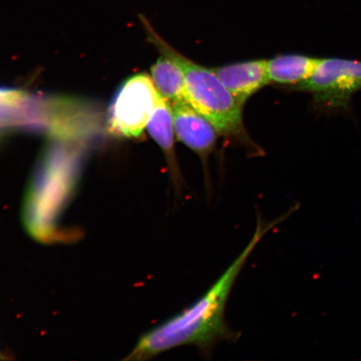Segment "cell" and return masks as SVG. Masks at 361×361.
I'll use <instances>...</instances> for the list:
<instances>
[{
  "instance_id": "obj_1",
  "label": "cell",
  "mask_w": 361,
  "mask_h": 361,
  "mask_svg": "<svg viewBox=\"0 0 361 361\" xmlns=\"http://www.w3.org/2000/svg\"><path fill=\"white\" fill-rule=\"evenodd\" d=\"M297 209L296 206L293 207L269 223L258 216L251 240L222 276L192 305L143 334L125 360H151L164 352L186 345L196 347L207 357L220 343L235 341L239 334L233 331L225 319L226 307L234 283L262 238Z\"/></svg>"
},
{
  "instance_id": "obj_2",
  "label": "cell",
  "mask_w": 361,
  "mask_h": 361,
  "mask_svg": "<svg viewBox=\"0 0 361 361\" xmlns=\"http://www.w3.org/2000/svg\"><path fill=\"white\" fill-rule=\"evenodd\" d=\"M39 156L22 205V222L29 235L44 245L79 238L61 225L73 200L82 171L87 143L51 138Z\"/></svg>"
},
{
  "instance_id": "obj_3",
  "label": "cell",
  "mask_w": 361,
  "mask_h": 361,
  "mask_svg": "<svg viewBox=\"0 0 361 361\" xmlns=\"http://www.w3.org/2000/svg\"><path fill=\"white\" fill-rule=\"evenodd\" d=\"M150 42L161 54L183 71L186 82L187 102L206 117L219 133H233L242 128V104L224 87L214 69L196 64L176 51L160 37L142 17Z\"/></svg>"
},
{
  "instance_id": "obj_4",
  "label": "cell",
  "mask_w": 361,
  "mask_h": 361,
  "mask_svg": "<svg viewBox=\"0 0 361 361\" xmlns=\"http://www.w3.org/2000/svg\"><path fill=\"white\" fill-rule=\"evenodd\" d=\"M160 97L150 76L137 74L126 80L116 90L108 109V132L116 137H139Z\"/></svg>"
},
{
  "instance_id": "obj_5",
  "label": "cell",
  "mask_w": 361,
  "mask_h": 361,
  "mask_svg": "<svg viewBox=\"0 0 361 361\" xmlns=\"http://www.w3.org/2000/svg\"><path fill=\"white\" fill-rule=\"evenodd\" d=\"M295 89L312 94L328 110L346 109L351 97L361 90V61L319 59L313 73Z\"/></svg>"
},
{
  "instance_id": "obj_6",
  "label": "cell",
  "mask_w": 361,
  "mask_h": 361,
  "mask_svg": "<svg viewBox=\"0 0 361 361\" xmlns=\"http://www.w3.org/2000/svg\"><path fill=\"white\" fill-rule=\"evenodd\" d=\"M170 104L175 134L179 141L198 154L207 155L214 148L218 130L187 102Z\"/></svg>"
},
{
  "instance_id": "obj_7",
  "label": "cell",
  "mask_w": 361,
  "mask_h": 361,
  "mask_svg": "<svg viewBox=\"0 0 361 361\" xmlns=\"http://www.w3.org/2000/svg\"><path fill=\"white\" fill-rule=\"evenodd\" d=\"M213 69L224 87L242 105L270 81L268 61L264 60L236 63Z\"/></svg>"
},
{
  "instance_id": "obj_8",
  "label": "cell",
  "mask_w": 361,
  "mask_h": 361,
  "mask_svg": "<svg viewBox=\"0 0 361 361\" xmlns=\"http://www.w3.org/2000/svg\"><path fill=\"white\" fill-rule=\"evenodd\" d=\"M147 128L149 134L165 153L176 191H180L183 179L175 156L173 111L170 102L161 96L148 121Z\"/></svg>"
},
{
  "instance_id": "obj_9",
  "label": "cell",
  "mask_w": 361,
  "mask_h": 361,
  "mask_svg": "<svg viewBox=\"0 0 361 361\" xmlns=\"http://www.w3.org/2000/svg\"><path fill=\"white\" fill-rule=\"evenodd\" d=\"M319 61L302 55L279 56L268 61L269 80L296 87L310 78Z\"/></svg>"
},
{
  "instance_id": "obj_10",
  "label": "cell",
  "mask_w": 361,
  "mask_h": 361,
  "mask_svg": "<svg viewBox=\"0 0 361 361\" xmlns=\"http://www.w3.org/2000/svg\"><path fill=\"white\" fill-rule=\"evenodd\" d=\"M151 73L158 93L166 101L187 102L185 76L173 61L161 56L151 68Z\"/></svg>"
},
{
  "instance_id": "obj_11",
  "label": "cell",
  "mask_w": 361,
  "mask_h": 361,
  "mask_svg": "<svg viewBox=\"0 0 361 361\" xmlns=\"http://www.w3.org/2000/svg\"><path fill=\"white\" fill-rule=\"evenodd\" d=\"M26 97L20 90L0 87V137L8 130L20 128Z\"/></svg>"
},
{
  "instance_id": "obj_12",
  "label": "cell",
  "mask_w": 361,
  "mask_h": 361,
  "mask_svg": "<svg viewBox=\"0 0 361 361\" xmlns=\"http://www.w3.org/2000/svg\"><path fill=\"white\" fill-rule=\"evenodd\" d=\"M13 360L12 354L8 353L6 351L0 350V360Z\"/></svg>"
}]
</instances>
